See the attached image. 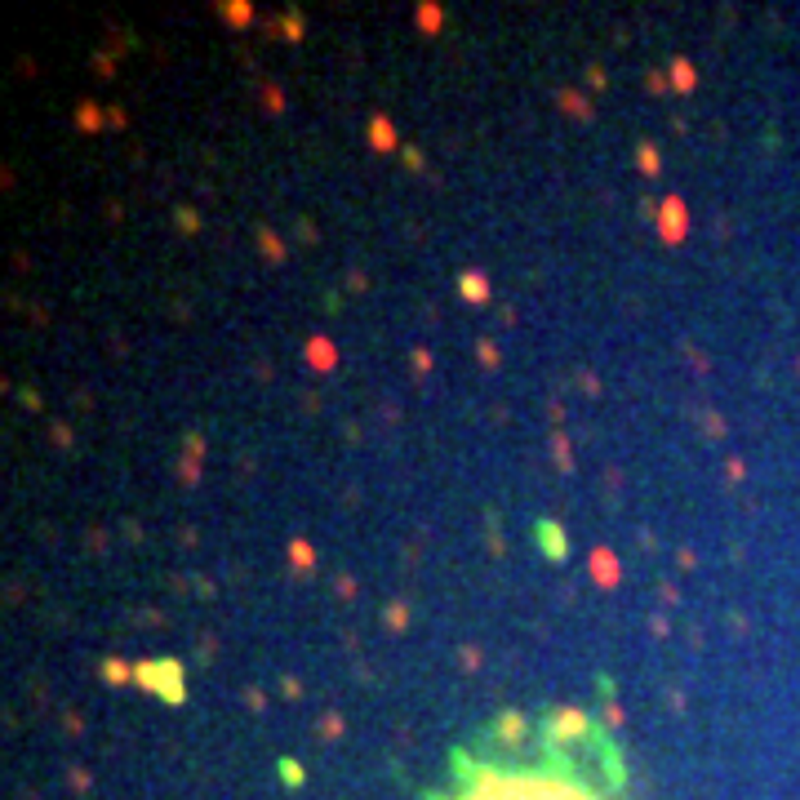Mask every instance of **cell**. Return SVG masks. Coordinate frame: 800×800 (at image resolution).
Instances as JSON below:
<instances>
[{
  "mask_svg": "<svg viewBox=\"0 0 800 800\" xmlns=\"http://www.w3.org/2000/svg\"><path fill=\"white\" fill-rule=\"evenodd\" d=\"M462 800H596L591 791L574 787L552 774H485Z\"/></svg>",
  "mask_w": 800,
  "mask_h": 800,
  "instance_id": "obj_1",
  "label": "cell"
}]
</instances>
